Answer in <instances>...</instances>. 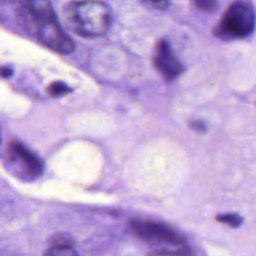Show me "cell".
<instances>
[{"instance_id":"cell-1","label":"cell","mask_w":256,"mask_h":256,"mask_svg":"<svg viewBox=\"0 0 256 256\" xmlns=\"http://www.w3.org/2000/svg\"><path fill=\"white\" fill-rule=\"evenodd\" d=\"M19 15L27 31L43 45L61 54L74 51L75 44L60 26L50 2H25L19 7Z\"/></svg>"},{"instance_id":"cell-2","label":"cell","mask_w":256,"mask_h":256,"mask_svg":"<svg viewBox=\"0 0 256 256\" xmlns=\"http://www.w3.org/2000/svg\"><path fill=\"white\" fill-rule=\"evenodd\" d=\"M69 27L82 37L103 35L111 24V11L101 1H74L65 7Z\"/></svg>"},{"instance_id":"cell-3","label":"cell","mask_w":256,"mask_h":256,"mask_svg":"<svg viewBox=\"0 0 256 256\" xmlns=\"http://www.w3.org/2000/svg\"><path fill=\"white\" fill-rule=\"evenodd\" d=\"M256 24V12L248 1L232 2L214 28L215 36L222 39H242L250 36Z\"/></svg>"},{"instance_id":"cell-4","label":"cell","mask_w":256,"mask_h":256,"mask_svg":"<svg viewBox=\"0 0 256 256\" xmlns=\"http://www.w3.org/2000/svg\"><path fill=\"white\" fill-rule=\"evenodd\" d=\"M6 162L15 177L24 181L35 180L41 176L44 170L42 159L18 140H12L8 143Z\"/></svg>"},{"instance_id":"cell-5","label":"cell","mask_w":256,"mask_h":256,"mask_svg":"<svg viewBox=\"0 0 256 256\" xmlns=\"http://www.w3.org/2000/svg\"><path fill=\"white\" fill-rule=\"evenodd\" d=\"M131 232L150 244L177 247L186 244L185 237L171 226L154 220L134 218L129 221Z\"/></svg>"},{"instance_id":"cell-6","label":"cell","mask_w":256,"mask_h":256,"mask_svg":"<svg viewBox=\"0 0 256 256\" xmlns=\"http://www.w3.org/2000/svg\"><path fill=\"white\" fill-rule=\"evenodd\" d=\"M153 63L164 79L172 81L176 79L184 70L180 60L174 55L169 42L161 39L155 48Z\"/></svg>"},{"instance_id":"cell-7","label":"cell","mask_w":256,"mask_h":256,"mask_svg":"<svg viewBox=\"0 0 256 256\" xmlns=\"http://www.w3.org/2000/svg\"><path fill=\"white\" fill-rule=\"evenodd\" d=\"M43 256H79L72 246L66 242H56L46 250Z\"/></svg>"},{"instance_id":"cell-8","label":"cell","mask_w":256,"mask_h":256,"mask_svg":"<svg viewBox=\"0 0 256 256\" xmlns=\"http://www.w3.org/2000/svg\"><path fill=\"white\" fill-rule=\"evenodd\" d=\"M154 252L157 256H193V250L186 244L172 248H162Z\"/></svg>"},{"instance_id":"cell-9","label":"cell","mask_w":256,"mask_h":256,"mask_svg":"<svg viewBox=\"0 0 256 256\" xmlns=\"http://www.w3.org/2000/svg\"><path fill=\"white\" fill-rule=\"evenodd\" d=\"M216 220L220 223H224L234 228L240 226L243 222L242 217L236 213H224V214L217 215Z\"/></svg>"},{"instance_id":"cell-10","label":"cell","mask_w":256,"mask_h":256,"mask_svg":"<svg viewBox=\"0 0 256 256\" xmlns=\"http://www.w3.org/2000/svg\"><path fill=\"white\" fill-rule=\"evenodd\" d=\"M48 93L54 97H59L62 95H65L72 91V89L67 86L62 81H53L48 86Z\"/></svg>"},{"instance_id":"cell-11","label":"cell","mask_w":256,"mask_h":256,"mask_svg":"<svg viewBox=\"0 0 256 256\" xmlns=\"http://www.w3.org/2000/svg\"><path fill=\"white\" fill-rule=\"evenodd\" d=\"M193 4L200 10L205 12H214L217 10L219 3L213 0H197L193 1Z\"/></svg>"},{"instance_id":"cell-12","label":"cell","mask_w":256,"mask_h":256,"mask_svg":"<svg viewBox=\"0 0 256 256\" xmlns=\"http://www.w3.org/2000/svg\"><path fill=\"white\" fill-rule=\"evenodd\" d=\"M190 126L192 129L198 131V132H205L206 131V124L203 121L197 120V121H192L190 123Z\"/></svg>"},{"instance_id":"cell-13","label":"cell","mask_w":256,"mask_h":256,"mask_svg":"<svg viewBox=\"0 0 256 256\" xmlns=\"http://www.w3.org/2000/svg\"><path fill=\"white\" fill-rule=\"evenodd\" d=\"M145 3L153 6L154 8H157V9H165L169 5V2H167V1H146Z\"/></svg>"},{"instance_id":"cell-14","label":"cell","mask_w":256,"mask_h":256,"mask_svg":"<svg viewBox=\"0 0 256 256\" xmlns=\"http://www.w3.org/2000/svg\"><path fill=\"white\" fill-rule=\"evenodd\" d=\"M13 74V69L10 66H3L1 68V76L3 78H8Z\"/></svg>"}]
</instances>
